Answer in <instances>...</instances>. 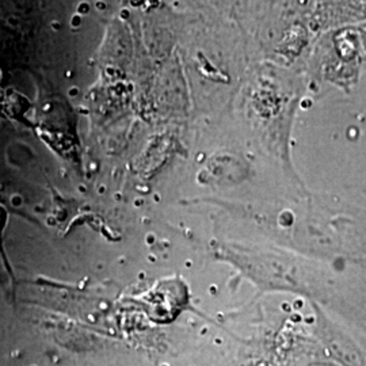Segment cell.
Wrapping results in <instances>:
<instances>
[{
  "label": "cell",
  "instance_id": "1",
  "mask_svg": "<svg viewBox=\"0 0 366 366\" xmlns=\"http://www.w3.org/2000/svg\"><path fill=\"white\" fill-rule=\"evenodd\" d=\"M11 202H13L14 207H19L22 204V198L19 196H14L11 198Z\"/></svg>",
  "mask_w": 366,
  "mask_h": 366
}]
</instances>
